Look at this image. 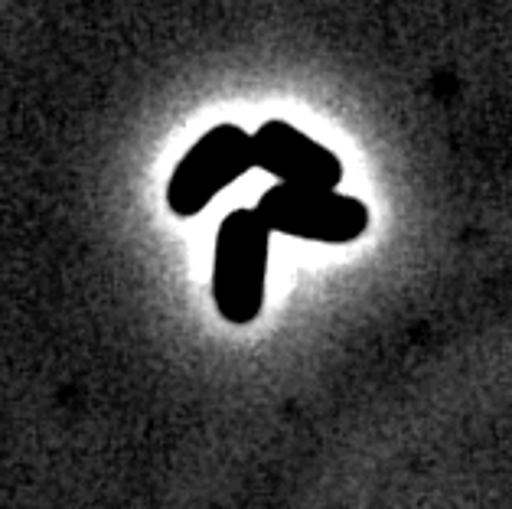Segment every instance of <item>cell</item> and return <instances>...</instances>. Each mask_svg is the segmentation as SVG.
I'll return each instance as SVG.
<instances>
[{
    "mask_svg": "<svg viewBox=\"0 0 512 509\" xmlns=\"http://www.w3.org/2000/svg\"><path fill=\"white\" fill-rule=\"evenodd\" d=\"M271 229L258 209H232L216 235V265H212V297L219 314L235 327H245L261 314L268 284Z\"/></svg>",
    "mask_w": 512,
    "mask_h": 509,
    "instance_id": "obj_1",
    "label": "cell"
},
{
    "mask_svg": "<svg viewBox=\"0 0 512 509\" xmlns=\"http://www.w3.org/2000/svg\"><path fill=\"white\" fill-rule=\"evenodd\" d=\"M255 209L271 232L327 245L356 242L369 229V206L356 196H343L340 190L278 183L261 193Z\"/></svg>",
    "mask_w": 512,
    "mask_h": 509,
    "instance_id": "obj_2",
    "label": "cell"
},
{
    "mask_svg": "<svg viewBox=\"0 0 512 509\" xmlns=\"http://www.w3.org/2000/svg\"><path fill=\"white\" fill-rule=\"evenodd\" d=\"M255 167L252 134L219 124L209 128L190 151L183 154L167 186V203L177 216H196L226 190L229 183L245 177Z\"/></svg>",
    "mask_w": 512,
    "mask_h": 509,
    "instance_id": "obj_3",
    "label": "cell"
},
{
    "mask_svg": "<svg viewBox=\"0 0 512 509\" xmlns=\"http://www.w3.org/2000/svg\"><path fill=\"white\" fill-rule=\"evenodd\" d=\"M255 167H261L281 183L314 186V190H340L343 164L330 147L307 138L287 121H265L252 134Z\"/></svg>",
    "mask_w": 512,
    "mask_h": 509,
    "instance_id": "obj_4",
    "label": "cell"
}]
</instances>
